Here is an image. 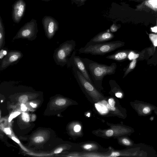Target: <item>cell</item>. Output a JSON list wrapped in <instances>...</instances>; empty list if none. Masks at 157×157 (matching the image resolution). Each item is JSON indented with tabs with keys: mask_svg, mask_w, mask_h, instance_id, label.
<instances>
[{
	"mask_svg": "<svg viewBox=\"0 0 157 157\" xmlns=\"http://www.w3.org/2000/svg\"><path fill=\"white\" fill-rule=\"evenodd\" d=\"M44 140L43 138L41 136H37L34 139V141L37 143H40L42 142Z\"/></svg>",
	"mask_w": 157,
	"mask_h": 157,
	"instance_id": "7402d4cb",
	"label": "cell"
},
{
	"mask_svg": "<svg viewBox=\"0 0 157 157\" xmlns=\"http://www.w3.org/2000/svg\"><path fill=\"white\" fill-rule=\"evenodd\" d=\"M87 0H71L72 2L75 3L77 4L81 5L84 3Z\"/></svg>",
	"mask_w": 157,
	"mask_h": 157,
	"instance_id": "603a6c76",
	"label": "cell"
},
{
	"mask_svg": "<svg viewBox=\"0 0 157 157\" xmlns=\"http://www.w3.org/2000/svg\"><path fill=\"white\" fill-rule=\"evenodd\" d=\"M75 46V42L72 40H67L60 44L53 54V59L56 64L62 67L67 64L69 57Z\"/></svg>",
	"mask_w": 157,
	"mask_h": 157,
	"instance_id": "3957f363",
	"label": "cell"
},
{
	"mask_svg": "<svg viewBox=\"0 0 157 157\" xmlns=\"http://www.w3.org/2000/svg\"><path fill=\"white\" fill-rule=\"evenodd\" d=\"M30 105L33 108H36L37 106V105L36 104L33 103H30Z\"/></svg>",
	"mask_w": 157,
	"mask_h": 157,
	"instance_id": "74e56055",
	"label": "cell"
},
{
	"mask_svg": "<svg viewBox=\"0 0 157 157\" xmlns=\"http://www.w3.org/2000/svg\"><path fill=\"white\" fill-rule=\"evenodd\" d=\"M92 147V146L90 144H86L84 146V148L86 149H88Z\"/></svg>",
	"mask_w": 157,
	"mask_h": 157,
	"instance_id": "836d02e7",
	"label": "cell"
},
{
	"mask_svg": "<svg viewBox=\"0 0 157 157\" xmlns=\"http://www.w3.org/2000/svg\"><path fill=\"white\" fill-rule=\"evenodd\" d=\"M63 149L62 148H59L56 149L54 153L55 154H57L60 153L62 151Z\"/></svg>",
	"mask_w": 157,
	"mask_h": 157,
	"instance_id": "d6a6232c",
	"label": "cell"
},
{
	"mask_svg": "<svg viewBox=\"0 0 157 157\" xmlns=\"http://www.w3.org/2000/svg\"><path fill=\"white\" fill-rule=\"evenodd\" d=\"M82 59L84 62L93 83L97 87L102 86L104 78L107 75L114 74L117 68L116 63L110 65L99 63L85 58Z\"/></svg>",
	"mask_w": 157,
	"mask_h": 157,
	"instance_id": "6da1fadb",
	"label": "cell"
},
{
	"mask_svg": "<svg viewBox=\"0 0 157 157\" xmlns=\"http://www.w3.org/2000/svg\"><path fill=\"white\" fill-rule=\"evenodd\" d=\"M21 110L23 111H25L27 109V108L25 105L23 103H22L21 105Z\"/></svg>",
	"mask_w": 157,
	"mask_h": 157,
	"instance_id": "f546056e",
	"label": "cell"
},
{
	"mask_svg": "<svg viewBox=\"0 0 157 157\" xmlns=\"http://www.w3.org/2000/svg\"><path fill=\"white\" fill-rule=\"evenodd\" d=\"M28 100V97L26 95H23L21 96L19 98V101L22 103H25Z\"/></svg>",
	"mask_w": 157,
	"mask_h": 157,
	"instance_id": "e0dca14e",
	"label": "cell"
},
{
	"mask_svg": "<svg viewBox=\"0 0 157 157\" xmlns=\"http://www.w3.org/2000/svg\"><path fill=\"white\" fill-rule=\"evenodd\" d=\"M8 50L5 48H2L0 49V59L1 60L4 56H6L7 54Z\"/></svg>",
	"mask_w": 157,
	"mask_h": 157,
	"instance_id": "5bb4252c",
	"label": "cell"
},
{
	"mask_svg": "<svg viewBox=\"0 0 157 157\" xmlns=\"http://www.w3.org/2000/svg\"><path fill=\"white\" fill-rule=\"evenodd\" d=\"M22 118L23 120L26 122H28L30 120L29 115L26 113H23L22 115Z\"/></svg>",
	"mask_w": 157,
	"mask_h": 157,
	"instance_id": "ac0fdd59",
	"label": "cell"
},
{
	"mask_svg": "<svg viewBox=\"0 0 157 157\" xmlns=\"http://www.w3.org/2000/svg\"><path fill=\"white\" fill-rule=\"evenodd\" d=\"M115 95L117 98H121L122 96V94L120 92H118L115 93Z\"/></svg>",
	"mask_w": 157,
	"mask_h": 157,
	"instance_id": "d590c367",
	"label": "cell"
},
{
	"mask_svg": "<svg viewBox=\"0 0 157 157\" xmlns=\"http://www.w3.org/2000/svg\"><path fill=\"white\" fill-rule=\"evenodd\" d=\"M4 131L7 134H11V130L9 128H5L4 129Z\"/></svg>",
	"mask_w": 157,
	"mask_h": 157,
	"instance_id": "1f68e13d",
	"label": "cell"
},
{
	"mask_svg": "<svg viewBox=\"0 0 157 157\" xmlns=\"http://www.w3.org/2000/svg\"><path fill=\"white\" fill-rule=\"evenodd\" d=\"M90 115V113H88V114L86 115V116H88V115Z\"/></svg>",
	"mask_w": 157,
	"mask_h": 157,
	"instance_id": "b9f144b4",
	"label": "cell"
},
{
	"mask_svg": "<svg viewBox=\"0 0 157 157\" xmlns=\"http://www.w3.org/2000/svg\"><path fill=\"white\" fill-rule=\"evenodd\" d=\"M42 1H45V2H48L52 0H41Z\"/></svg>",
	"mask_w": 157,
	"mask_h": 157,
	"instance_id": "60d3db41",
	"label": "cell"
},
{
	"mask_svg": "<svg viewBox=\"0 0 157 157\" xmlns=\"http://www.w3.org/2000/svg\"><path fill=\"white\" fill-rule=\"evenodd\" d=\"M119 26L115 24H113L110 27V31L112 33H114L117 32L119 29Z\"/></svg>",
	"mask_w": 157,
	"mask_h": 157,
	"instance_id": "2e32d148",
	"label": "cell"
},
{
	"mask_svg": "<svg viewBox=\"0 0 157 157\" xmlns=\"http://www.w3.org/2000/svg\"><path fill=\"white\" fill-rule=\"evenodd\" d=\"M128 52L123 50L117 51L114 54L108 56L106 58L117 62H121L125 60L128 56Z\"/></svg>",
	"mask_w": 157,
	"mask_h": 157,
	"instance_id": "8fae6325",
	"label": "cell"
},
{
	"mask_svg": "<svg viewBox=\"0 0 157 157\" xmlns=\"http://www.w3.org/2000/svg\"><path fill=\"white\" fill-rule=\"evenodd\" d=\"M119 153L117 152H113L109 157H116L119 156Z\"/></svg>",
	"mask_w": 157,
	"mask_h": 157,
	"instance_id": "4dcf8cb0",
	"label": "cell"
},
{
	"mask_svg": "<svg viewBox=\"0 0 157 157\" xmlns=\"http://www.w3.org/2000/svg\"><path fill=\"white\" fill-rule=\"evenodd\" d=\"M26 4L24 0H17L12 5V18L13 21L18 23L25 13Z\"/></svg>",
	"mask_w": 157,
	"mask_h": 157,
	"instance_id": "ba28073f",
	"label": "cell"
},
{
	"mask_svg": "<svg viewBox=\"0 0 157 157\" xmlns=\"http://www.w3.org/2000/svg\"><path fill=\"white\" fill-rule=\"evenodd\" d=\"M107 107L108 109L111 111H114L115 110V108L114 106L111 105L109 104H107Z\"/></svg>",
	"mask_w": 157,
	"mask_h": 157,
	"instance_id": "cb8c5ba5",
	"label": "cell"
},
{
	"mask_svg": "<svg viewBox=\"0 0 157 157\" xmlns=\"http://www.w3.org/2000/svg\"><path fill=\"white\" fill-rule=\"evenodd\" d=\"M152 31L155 33H157V26H155L151 28Z\"/></svg>",
	"mask_w": 157,
	"mask_h": 157,
	"instance_id": "e575fe53",
	"label": "cell"
},
{
	"mask_svg": "<svg viewBox=\"0 0 157 157\" xmlns=\"http://www.w3.org/2000/svg\"><path fill=\"white\" fill-rule=\"evenodd\" d=\"M81 128V126L79 125H76L75 126L74 130L75 132H79Z\"/></svg>",
	"mask_w": 157,
	"mask_h": 157,
	"instance_id": "d4e9b609",
	"label": "cell"
},
{
	"mask_svg": "<svg viewBox=\"0 0 157 157\" xmlns=\"http://www.w3.org/2000/svg\"><path fill=\"white\" fill-rule=\"evenodd\" d=\"M76 52L73 51L67 64L68 67L71 66L76 67L84 77L90 82L93 83L88 71L82 58L76 56Z\"/></svg>",
	"mask_w": 157,
	"mask_h": 157,
	"instance_id": "8992f818",
	"label": "cell"
},
{
	"mask_svg": "<svg viewBox=\"0 0 157 157\" xmlns=\"http://www.w3.org/2000/svg\"><path fill=\"white\" fill-rule=\"evenodd\" d=\"M38 32L37 20L32 19L21 27L13 37V40L23 39L32 41L36 38Z\"/></svg>",
	"mask_w": 157,
	"mask_h": 157,
	"instance_id": "277c9868",
	"label": "cell"
},
{
	"mask_svg": "<svg viewBox=\"0 0 157 157\" xmlns=\"http://www.w3.org/2000/svg\"><path fill=\"white\" fill-rule=\"evenodd\" d=\"M12 139L15 141L16 142H17V143H19V141L16 138H15L14 137H12Z\"/></svg>",
	"mask_w": 157,
	"mask_h": 157,
	"instance_id": "8d00e7d4",
	"label": "cell"
},
{
	"mask_svg": "<svg viewBox=\"0 0 157 157\" xmlns=\"http://www.w3.org/2000/svg\"><path fill=\"white\" fill-rule=\"evenodd\" d=\"M122 143L125 145H129L130 144L129 141L126 139H123L122 140Z\"/></svg>",
	"mask_w": 157,
	"mask_h": 157,
	"instance_id": "4316f807",
	"label": "cell"
},
{
	"mask_svg": "<svg viewBox=\"0 0 157 157\" xmlns=\"http://www.w3.org/2000/svg\"><path fill=\"white\" fill-rule=\"evenodd\" d=\"M113 132L112 130H107L106 132V135L108 136H111L113 134Z\"/></svg>",
	"mask_w": 157,
	"mask_h": 157,
	"instance_id": "484cf974",
	"label": "cell"
},
{
	"mask_svg": "<svg viewBox=\"0 0 157 157\" xmlns=\"http://www.w3.org/2000/svg\"><path fill=\"white\" fill-rule=\"evenodd\" d=\"M135 10L147 12L157 13V0H145L136 6Z\"/></svg>",
	"mask_w": 157,
	"mask_h": 157,
	"instance_id": "9c48e42d",
	"label": "cell"
},
{
	"mask_svg": "<svg viewBox=\"0 0 157 157\" xmlns=\"http://www.w3.org/2000/svg\"><path fill=\"white\" fill-rule=\"evenodd\" d=\"M139 56V54H136L132 52H131L128 54V58L130 60H134L137 58Z\"/></svg>",
	"mask_w": 157,
	"mask_h": 157,
	"instance_id": "9a60e30c",
	"label": "cell"
},
{
	"mask_svg": "<svg viewBox=\"0 0 157 157\" xmlns=\"http://www.w3.org/2000/svg\"><path fill=\"white\" fill-rule=\"evenodd\" d=\"M136 63V60L135 59L133 60L130 63L129 65V69L132 70L135 67Z\"/></svg>",
	"mask_w": 157,
	"mask_h": 157,
	"instance_id": "44dd1931",
	"label": "cell"
},
{
	"mask_svg": "<svg viewBox=\"0 0 157 157\" xmlns=\"http://www.w3.org/2000/svg\"><path fill=\"white\" fill-rule=\"evenodd\" d=\"M150 109L148 107H146L143 109V112L145 114H147L149 112Z\"/></svg>",
	"mask_w": 157,
	"mask_h": 157,
	"instance_id": "f1b7e54d",
	"label": "cell"
},
{
	"mask_svg": "<svg viewBox=\"0 0 157 157\" xmlns=\"http://www.w3.org/2000/svg\"><path fill=\"white\" fill-rule=\"evenodd\" d=\"M23 56V54L20 51L12 50L9 51L2 59L0 67V71H2L9 66L17 63Z\"/></svg>",
	"mask_w": 157,
	"mask_h": 157,
	"instance_id": "52a82bcc",
	"label": "cell"
},
{
	"mask_svg": "<svg viewBox=\"0 0 157 157\" xmlns=\"http://www.w3.org/2000/svg\"><path fill=\"white\" fill-rule=\"evenodd\" d=\"M20 114V112H16L11 114L9 117V122H10L13 118L16 117Z\"/></svg>",
	"mask_w": 157,
	"mask_h": 157,
	"instance_id": "ffe728a7",
	"label": "cell"
},
{
	"mask_svg": "<svg viewBox=\"0 0 157 157\" xmlns=\"http://www.w3.org/2000/svg\"><path fill=\"white\" fill-rule=\"evenodd\" d=\"M149 37L154 45L157 46V34H151L149 35Z\"/></svg>",
	"mask_w": 157,
	"mask_h": 157,
	"instance_id": "4fadbf2b",
	"label": "cell"
},
{
	"mask_svg": "<svg viewBox=\"0 0 157 157\" xmlns=\"http://www.w3.org/2000/svg\"><path fill=\"white\" fill-rule=\"evenodd\" d=\"M109 104L113 106H114L115 104V102L114 99L112 98H111L109 99L108 100Z\"/></svg>",
	"mask_w": 157,
	"mask_h": 157,
	"instance_id": "83f0119b",
	"label": "cell"
},
{
	"mask_svg": "<svg viewBox=\"0 0 157 157\" xmlns=\"http://www.w3.org/2000/svg\"><path fill=\"white\" fill-rule=\"evenodd\" d=\"M66 103V101L63 99H60L56 101V104L58 105H63Z\"/></svg>",
	"mask_w": 157,
	"mask_h": 157,
	"instance_id": "d6986e66",
	"label": "cell"
},
{
	"mask_svg": "<svg viewBox=\"0 0 157 157\" xmlns=\"http://www.w3.org/2000/svg\"><path fill=\"white\" fill-rule=\"evenodd\" d=\"M2 101H2H2H1V102H2Z\"/></svg>",
	"mask_w": 157,
	"mask_h": 157,
	"instance_id": "7bdbcfd3",
	"label": "cell"
},
{
	"mask_svg": "<svg viewBox=\"0 0 157 157\" xmlns=\"http://www.w3.org/2000/svg\"><path fill=\"white\" fill-rule=\"evenodd\" d=\"M36 116L35 115H33L32 117V120L33 121H34L36 119Z\"/></svg>",
	"mask_w": 157,
	"mask_h": 157,
	"instance_id": "ab89813d",
	"label": "cell"
},
{
	"mask_svg": "<svg viewBox=\"0 0 157 157\" xmlns=\"http://www.w3.org/2000/svg\"><path fill=\"white\" fill-rule=\"evenodd\" d=\"M42 23L46 36L52 39L59 29L58 22L53 17L46 15L43 18Z\"/></svg>",
	"mask_w": 157,
	"mask_h": 157,
	"instance_id": "5b68a950",
	"label": "cell"
},
{
	"mask_svg": "<svg viewBox=\"0 0 157 157\" xmlns=\"http://www.w3.org/2000/svg\"><path fill=\"white\" fill-rule=\"evenodd\" d=\"M124 43L119 40L93 44H86L79 50L81 53L90 54L94 55H103L122 46Z\"/></svg>",
	"mask_w": 157,
	"mask_h": 157,
	"instance_id": "7a4b0ae2",
	"label": "cell"
},
{
	"mask_svg": "<svg viewBox=\"0 0 157 157\" xmlns=\"http://www.w3.org/2000/svg\"><path fill=\"white\" fill-rule=\"evenodd\" d=\"M129 0L134 1L135 2H141L145 0Z\"/></svg>",
	"mask_w": 157,
	"mask_h": 157,
	"instance_id": "f35d334b",
	"label": "cell"
},
{
	"mask_svg": "<svg viewBox=\"0 0 157 157\" xmlns=\"http://www.w3.org/2000/svg\"><path fill=\"white\" fill-rule=\"evenodd\" d=\"M114 34L109 30L101 32L95 36L86 44H93L107 42L113 39Z\"/></svg>",
	"mask_w": 157,
	"mask_h": 157,
	"instance_id": "30bf717a",
	"label": "cell"
},
{
	"mask_svg": "<svg viewBox=\"0 0 157 157\" xmlns=\"http://www.w3.org/2000/svg\"><path fill=\"white\" fill-rule=\"evenodd\" d=\"M5 32L3 20L0 16V49L4 48L5 44Z\"/></svg>",
	"mask_w": 157,
	"mask_h": 157,
	"instance_id": "7c38bea8",
	"label": "cell"
}]
</instances>
